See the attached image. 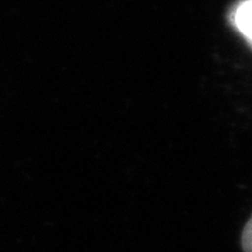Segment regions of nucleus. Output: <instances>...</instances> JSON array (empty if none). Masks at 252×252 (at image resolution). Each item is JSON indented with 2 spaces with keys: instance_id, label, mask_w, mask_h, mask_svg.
Masks as SVG:
<instances>
[{
  "instance_id": "f257e3e1",
  "label": "nucleus",
  "mask_w": 252,
  "mask_h": 252,
  "mask_svg": "<svg viewBox=\"0 0 252 252\" xmlns=\"http://www.w3.org/2000/svg\"><path fill=\"white\" fill-rule=\"evenodd\" d=\"M228 21L252 49V0H238L228 11Z\"/></svg>"
},
{
  "instance_id": "f03ea898",
  "label": "nucleus",
  "mask_w": 252,
  "mask_h": 252,
  "mask_svg": "<svg viewBox=\"0 0 252 252\" xmlns=\"http://www.w3.org/2000/svg\"><path fill=\"white\" fill-rule=\"evenodd\" d=\"M241 244H243L244 252H252V216L250 217V220L244 227Z\"/></svg>"
}]
</instances>
